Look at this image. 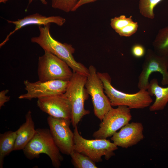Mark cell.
<instances>
[{"label":"cell","mask_w":168,"mask_h":168,"mask_svg":"<svg viewBox=\"0 0 168 168\" xmlns=\"http://www.w3.org/2000/svg\"><path fill=\"white\" fill-rule=\"evenodd\" d=\"M50 24L39 26L40 35L38 36L31 38L32 43L39 44L44 51L55 55L65 62L72 70L73 72H77L87 76L88 68L83 64L76 61L73 55L75 49L72 45L63 43L53 37L50 32Z\"/></svg>","instance_id":"cell-1"},{"label":"cell","mask_w":168,"mask_h":168,"mask_svg":"<svg viewBox=\"0 0 168 168\" xmlns=\"http://www.w3.org/2000/svg\"><path fill=\"white\" fill-rule=\"evenodd\" d=\"M103 82L104 92L112 106L124 105L130 109H143L150 106L153 102L147 90L141 89L134 94L120 91L112 85L111 78L107 73L97 72Z\"/></svg>","instance_id":"cell-2"},{"label":"cell","mask_w":168,"mask_h":168,"mask_svg":"<svg viewBox=\"0 0 168 168\" xmlns=\"http://www.w3.org/2000/svg\"><path fill=\"white\" fill-rule=\"evenodd\" d=\"M23 150L25 156L29 160L38 158L42 153L47 155L53 166L56 168L60 166L63 160L49 129L48 128L36 129L33 137Z\"/></svg>","instance_id":"cell-3"},{"label":"cell","mask_w":168,"mask_h":168,"mask_svg":"<svg viewBox=\"0 0 168 168\" xmlns=\"http://www.w3.org/2000/svg\"><path fill=\"white\" fill-rule=\"evenodd\" d=\"M87 76L77 72H73L69 80L65 95L69 100L72 106L71 123L74 128L85 115L89 114V110L85 109L84 103L89 97L85 85Z\"/></svg>","instance_id":"cell-4"},{"label":"cell","mask_w":168,"mask_h":168,"mask_svg":"<svg viewBox=\"0 0 168 168\" xmlns=\"http://www.w3.org/2000/svg\"><path fill=\"white\" fill-rule=\"evenodd\" d=\"M74 150L89 157L95 162L102 161V157L104 156L109 160L115 155L114 151L118 146L106 139L89 140L85 139L80 134L77 126L74 128Z\"/></svg>","instance_id":"cell-5"},{"label":"cell","mask_w":168,"mask_h":168,"mask_svg":"<svg viewBox=\"0 0 168 168\" xmlns=\"http://www.w3.org/2000/svg\"><path fill=\"white\" fill-rule=\"evenodd\" d=\"M71 68L64 61L47 51L39 57L37 73L40 81H69L73 73Z\"/></svg>","instance_id":"cell-6"},{"label":"cell","mask_w":168,"mask_h":168,"mask_svg":"<svg viewBox=\"0 0 168 168\" xmlns=\"http://www.w3.org/2000/svg\"><path fill=\"white\" fill-rule=\"evenodd\" d=\"M88 71L85 87L91 98L94 114L101 121L112 106L109 98L104 93L103 82L95 68L91 65Z\"/></svg>","instance_id":"cell-7"},{"label":"cell","mask_w":168,"mask_h":168,"mask_svg":"<svg viewBox=\"0 0 168 168\" xmlns=\"http://www.w3.org/2000/svg\"><path fill=\"white\" fill-rule=\"evenodd\" d=\"M132 116L130 109L124 105L112 107L105 114L99 129L95 132L93 137L97 139H106L112 136L117 130L129 123Z\"/></svg>","instance_id":"cell-8"},{"label":"cell","mask_w":168,"mask_h":168,"mask_svg":"<svg viewBox=\"0 0 168 168\" xmlns=\"http://www.w3.org/2000/svg\"><path fill=\"white\" fill-rule=\"evenodd\" d=\"M158 72L162 75L161 83L168 84V58L159 55L154 50L148 49L146 53L142 71L138 76V87L139 90H147L150 75Z\"/></svg>","instance_id":"cell-9"},{"label":"cell","mask_w":168,"mask_h":168,"mask_svg":"<svg viewBox=\"0 0 168 168\" xmlns=\"http://www.w3.org/2000/svg\"><path fill=\"white\" fill-rule=\"evenodd\" d=\"M47 120L51 134L60 151L70 155L74 145V133L70 127L71 120L50 116Z\"/></svg>","instance_id":"cell-10"},{"label":"cell","mask_w":168,"mask_h":168,"mask_svg":"<svg viewBox=\"0 0 168 168\" xmlns=\"http://www.w3.org/2000/svg\"><path fill=\"white\" fill-rule=\"evenodd\" d=\"M69 81L53 80L42 82L39 80L31 82L27 80H24L25 89L27 92L21 95L18 98L31 100L33 98L63 94L66 91Z\"/></svg>","instance_id":"cell-11"},{"label":"cell","mask_w":168,"mask_h":168,"mask_svg":"<svg viewBox=\"0 0 168 168\" xmlns=\"http://www.w3.org/2000/svg\"><path fill=\"white\" fill-rule=\"evenodd\" d=\"M37 105L42 111L50 116L71 120V105L64 93L39 98Z\"/></svg>","instance_id":"cell-12"},{"label":"cell","mask_w":168,"mask_h":168,"mask_svg":"<svg viewBox=\"0 0 168 168\" xmlns=\"http://www.w3.org/2000/svg\"><path fill=\"white\" fill-rule=\"evenodd\" d=\"M143 127L138 122L128 123L112 136L111 140L117 146L128 148L137 144L143 139Z\"/></svg>","instance_id":"cell-13"},{"label":"cell","mask_w":168,"mask_h":168,"mask_svg":"<svg viewBox=\"0 0 168 168\" xmlns=\"http://www.w3.org/2000/svg\"><path fill=\"white\" fill-rule=\"evenodd\" d=\"M8 23H12L15 25L14 30L11 32L7 36L5 40L0 44V47L4 45L9 40L10 37L15 32L22 27L31 25H37L45 26L54 23L59 26H63L66 21L65 18L59 16H52L47 17L38 13H35L24 17L17 21H11L7 20Z\"/></svg>","instance_id":"cell-14"},{"label":"cell","mask_w":168,"mask_h":168,"mask_svg":"<svg viewBox=\"0 0 168 168\" xmlns=\"http://www.w3.org/2000/svg\"><path fill=\"white\" fill-rule=\"evenodd\" d=\"M25 122L16 130V137L14 151L23 150L33 137L36 129L31 112L28 111L25 116Z\"/></svg>","instance_id":"cell-15"},{"label":"cell","mask_w":168,"mask_h":168,"mask_svg":"<svg viewBox=\"0 0 168 168\" xmlns=\"http://www.w3.org/2000/svg\"><path fill=\"white\" fill-rule=\"evenodd\" d=\"M147 90L152 96L156 97L154 103L150 106L151 111L163 110L168 102V86L163 87L158 84L157 79L153 78L150 82Z\"/></svg>","instance_id":"cell-16"},{"label":"cell","mask_w":168,"mask_h":168,"mask_svg":"<svg viewBox=\"0 0 168 168\" xmlns=\"http://www.w3.org/2000/svg\"><path fill=\"white\" fill-rule=\"evenodd\" d=\"M17 131H8L0 135V168H3L4 158L14 151Z\"/></svg>","instance_id":"cell-17"},{"label":"cell","mask_w":168,"mask_h":168,"mask_svg":"<svg viewBox=\"0 0 168 168\" xmlns=\"http://www.w3.org/2000/svg\"><path fill=\"white\" fill-rule=\"evenodd\" d=\"M152 45L157 54L168 58V26L159 30Z\"/></svg>","instance_id":"cell-18"},{"label":"cell","mask_w":168,"mask_h":168,"mask_svg":"<svg viewBox=\"0 0 168 168\" xmlns=\"http://www.w3.org/2000/svg\"><path fill=\"white\" fill-rule=\"evenodd\" d=\"M72 163L77 168H97L95 162L88 156L73 150L70 153Z\"/></svg>","instance_id":"cell-19"},{"label":"cell","mask_w":168,"mask_h":168,"mask_svg":"<svg viewBox=\"0 0 168 168\" xmlns=\"http://www.w3.org/2000/svg\"><path fill=\"white\" fill-rule=\"evenodd\" d=\"M162 0H139V9L141 14L144 17L153 19L155 18L154 9Z\"/></svg>","instance_id":"cell-20"},{"label":"cell","mask_w":168,"mask_h":168,"mask_svg":"<svg viewBox=\"0 0 168 168\" xmlns=\"http://www.w3.org/2000/svg\"><path fill=\"white\" fill-rule=\"evenodd\" d=\"M52 7L68 13L73 12L78 0H51Z\"/></svg>","instance_id":"cell-21"},{"label":"cell","mask_w":168,"mask_h":168,"mask_svg":"<svg viewBox=\"0 0 168 168\" xmlns=\"http://www.w3.org/2000/svg\"><path fill=\"white\" fill-rule=\"evenodd\" d=\"M133 21L132 16L127 17L124 15L115 16L110 19V25L115 32L123 28Z\"/></svg>","instance_id":"cell-22"},{"label":"cell","mask_w":168,"mask_h":168,"mask_svg":"<svg viewBox=\"0 0 168 168\" xmlns=\"http://www.w3.org/2000/svg\"><path fill=\"white\" fill-rule=\"evenodd\" d=\"M138 27V23L133 21L116 32L121 36L129 37L136 32Z\"/></svg>","instance_id":"cell-23"},{"label":"cell","mask_w":168,"mask_h":168,"mask_svg":"<svg viewBox=\"0 0 168 168\" xmlns=\"http://www.w3.org/2000/svg\"><path fill=\"white\" fill-rule=\"evenodd\" d=\"M133 55L136 58L143 57L146 54L145 49L142 44H137L133 46L131 49Z\"/></svg>","instance_id":"cell-24"},{"label":"cell","mask_w":168,"mask_h":168,"mask_svg":"<svg viewBox=\"0 0 168 168\" xmlns=\"http://www.w3.org/2000/svg\"><path fill=\"white\" fill-rule=\"evenodd\" d=\"M9 92L7 89L3 90L0 92V108L4 105L5 103L8 102L10 100V96H6Z\"/></svg>","instance_id":"cell-25"},{"label":"cell","mask_w":168,"mask_h":168,"mask_svg":"<svg viewBox=\"0 0 168 168\" xmlns=\"http://www.w3.org/2000/svg\"><path fill=\"white\" fill-rule=\"evenodd\" d=\"M97 0H78V1L74 7L73 12L77 10L79 8L85 4L94 2Z\"/></svg>","instance_id":"cell-26"},{"label":"cell","mask_w":168,"mask_h":168,"mask_svg":"<svg viewBox=\"0 0 168 168\" xmlns=\"http://www.w3.org/2000/svg\"><path fill=\"white\" fill-rule=\"evenodd\" d=\"M33 0H28V4L29 5L30 4ZM42 3L44 5H46L47 4V2L45 0H40Z\"/></svg>","instance_id":"cell-27"},{"label":"cell","mask_w":168,"mask_h":168,"mask_svg":"<svg viewBox=\"0 0 168 168\" xmlns=\"http://www.w3.org/2000/svg\"><path fill=\"white\" fill-rule=\"evenodd\" d=\"M8 0H0V2L5 3Z\"/></svg>","instance_id":"cell-28"}]
</instances>
